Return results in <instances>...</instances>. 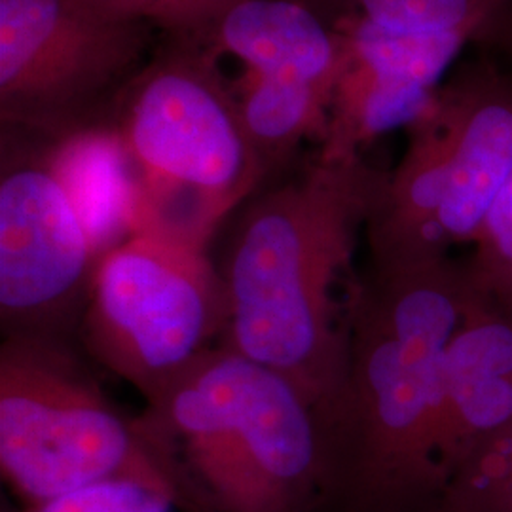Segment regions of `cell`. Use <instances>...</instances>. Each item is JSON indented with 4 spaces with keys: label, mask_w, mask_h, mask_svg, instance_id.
Masks as SVG:
<instances>
[{
    "label": "cell",
    "mask_w": 512,
    "mask_h": 512,
    "mask_svg": "<svg viewBox=\"0 0 512 512\" xmlns=\"http://www.w3.org/2000/svg\"><path fill=\"white\" fill-rule=\"evenodd\" d=\"M435 512H512V429L461 459Z\"/></svg>",
    "instance_id": "16"
},
{
    "label": "cell",
    "mask_w": 512,
    "mask_h": 512,
    "mask_svg": "<svg viewBox=\"0 0 512 512\" xmlns=\"http://www.w3.org/2000/svg\"><path fill=\"white\" fill-rule=\"evenodd\" d=\"M450 258L357 275L348 355L332 401L315 412L321 512H435L448 486L439 444L440 368L469 302Z\"/></svg>",
    "instance_id": "1"
},
{
    "label": "cell",
    "mask_w": 512,
    "mask_h": 512,
    "mask_svg": "<svg viewBox=\"0 0 512 512\" xmlns=\"http://www.w3.org/2000/svg\"><path fill=\"white\" fill-rule=\"evenodd\" d=\"M164 492L133 480H107L12 512H175Z\"/></svg>",
    "instance_id": "19"
},
{
    "label": "cell",
    "mask_w": 512,
    "mask_h": 512,
    "mask_svg": "<svg viewBox=\"0 0 512 512\" xmlns=\"http://www.w3.org/2000/svg\"><path fill=\"white\" fill-rule=\"evenodd\" d=\"M330 27L344 40L346 63L317 152L327 162L361 158L378 137L416 122L469 46L456 37L391 35L355 19H334Z\"/></svg>",
    "instance_id": "10"
},
{
    "label": "cell",
    "mask_w": 512,
    "mask_h": 512,
    "mask_svg": "<svg viewBox=\"0 0 512 512\" xmlns=\"http://www.w3.org/2000/svg\"><path fill=\"white\" fill-rule=\"evenodd\" d=\"M511 429L512 311L473 293L440 368L439 444L448 482L478 444Z\"/></svg>",
    "instance_id": "11"
},
{
    "label": "cell",
    "mask_w": 512,
    "mask_h": 512,
    "mask_svg": "<svg viewBox=\"0 0 512 512\" xmlns=\"http://www.w3.org/2000/svg\"><path fill=\"white\" fill-rule=\"evenodd\" d=\"M406 133L366 224L380 272L442 262L475 241L512 173V69L490 54L459 65Z\"/></svg>",
    "instance_id": "5"
},
{
    "label": "cell",
    "mask_w": 512,
    "mask_h": 512,
    "mask_svg": "<svg viewBox=\"0 0 512 512\" xmlns=\"http://www.w3.org/2000/svg\"><path fill=\"white\" fill-rule=\"evenodd\" d=\"M211 54L234 55L245 73L308 84L332 97L346 46L327 19L291 0H239L209 31Z\"/></svg>",
    "instance_id": "12"
},
{
    "label": "cell",
    "mask_w": 512,
    "mask_h": 512,
    "mask_svg": "<svg viewBox=\"0 0 512 512\" xmlns=\"http://www.w3.org/2000/svg\"><path fill=\"white\" fill-rule=\"evenodd\" d=\"M473 243L475 253L463 266L473 293L512 311V173Z\"/></svg>",
    "instance_id": "17"
},
{
    "label": "cell",
    "mask_w": 512,
    "mask_h": 512,
    "mask_svg": "<svg viewBox=\"0 0 512 512\" xmlns=\"http://www.w3.org/2000/svg\"><path fill=\"white\" fill-rule=\"evenodd\" d=\"M232 93L245 137L264 175L283 164L302 141L323 145L329 129V93L251 73H243Z\"/></svg>",
    "instance_id": "15"
},
{
    "label": "cell",
    "mask_w": 512,
    "mask_h": 512,
    "mask_svg": "<svg viewBox=\"0 0 512 512\" xmlns=\"http://www.w3.org/2000/svg\"><path fill=\"white\" fill-rule=\"evenodd\" d=\"M226 298L205 247L135 232L99 258L78 336L147 401L222 338Z\"/></svg>",
    "instance_id": "7"
},
{
    "label": "cell",
    "mask_w": 512,
    "mask_h": 512,
    "mask_svg": "<svg viewBox=\"0 0 512 512\" xmlns=\"http://www.w3.org/2000/svg\"><path fill=\"white\" fill-rule=\"evenodd\" d=\"M145 403L209 511L321 512L315 412L279 372L215 346Z\"/></svg>",
    "instance_id": "3"
},
{
    "label": "cell",
    "mask_w": 512,
    "mask_h": 512,
    "mask_svg": "<svg viewBox=\"0 0 512 512\" xmlns=\"http://www.w3.org/2000/svg\"><path fill=\"white\" fill-rule=\"evenodd\" d=\"M334 19L401 37H456L512 65V0H332Z\"/></svg>",
    "instance_id": "14"
},
{
    "label": "cell",
    "mask_w": 512,
    "mask_h": 512,
    "mask_svg": "<svg viewBox=\"0 0 512 512\" xmlns=\"http://www.w3.org/2000/svg\"><path fill=\"white\" fill-rule=\"evenodd\" d=\"M0 471L23 505L107 480L169 495L179 511L211 512L173 448L103 393L71 342L4 336Z\"/></svg>",
    "instance_id": "4"
},
{
    "label": "cell",
    "mask_w": 512,
    "mask_h": 512,
    "mask_svg": "<svg viewBox=\"0 0 512 512\" xmlns=\"http://www.w3.org/2000/svg\"><path fill=\"white\" fill-rule=\"evenodd\" d=\"M389 171L365 158H313L247 203L219 268L226 325L219 346L268 366L313 412L332 401L348 355L353 255Z\"/></svg>",
    "instance_id": "2"
},
{
    "label": "cell",
    "mask_w": 512,
    "mask_h": 512,
    "mask_svg": "<svg viewBox=\"0 0 512 512\" xmlns=\"http://www.w3.org/2000/svg\"><path fill=\"white\" fill-rule=\"evenodd\" d=\"M150 23L109 19L84 0H0V118L52 141L99 126L112 90H126Z\"/></svg>",
    "instance_id": "8"
},
{
    "label": "cell",
    "mask_w": 512,
    "mask_h": 512,
    "mask_svg": "<svg viewBox=\"0 0 512 512\" xmlns=\"http://www.w3.org/2000/svg\"><path fill=\"white\" fill-rule=\"evenodd\" d=\"M97 14L147 21L183 37H202L239 0H84Z\"/></svg>",
    "instance_id": "18"
},
{
    "label": "cell",
    "mask_w": 512,
    "mask_h": 512,
    "mask_svg": "<svg viewBox=\"0 0 512 512\" xmlns=\"http://www.w3.org/2000/svg\"><path fill=\"white\" fill-rule=\"evenodd\" d=\"M48 148L101 258L135 232L137 194L122 141L114 128L95 126Z\"/></svg>",
    "instance_id": "13"
},
{
    "label": "cell",
    "mask_w": 512,
    "mask_h": 512,
    "mask_svg": "<svg viewBox=\"0 0 512 512\" xmlns=\"http://www.w3.org/2000/svg\"><path fill=\"white\" fill-rule=\"evenodd\" d=\"M99 253L67 186L42 152L2 154L0 323L4 336L71 342Z\"/></svg>",
    "instance_id": "9"
},
{
    "label": "cell",
    "mask_w": 512,
    "mask_h": 512,
    "mask_svg": "<svg viewBox=\"0 0 512 512\" xmlns=\"http://www.w3.org/2000/svg\"><path fill=\"white\" fill-rule=\"evenodd\" d=\"M110 128L135 181V232L207 247L220 220L266 177L209 55L154 61L122 92Z\"/></svg>",
    "instance_id": "6"
}]
</instances>
